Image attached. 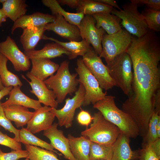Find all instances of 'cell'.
Returning a JSON list of instances; mask_svg holds the SVG:
<instances>
[{
	"label": "cell",
	"instance_id": "cell-30",
	"mask_svg": "<svg viewBox=\"0 0 160 160\" xmlns=\"http://www.w3.org/2000/svg\"><path fill=\"white\" fill-rule=\"evenodd\" d=\"M8 60L0 53V77L4 87L22 86L23 84L19 77L9 71L7 67Z\"/></svg>",
	"mask_w": 160,
	"mask_h": 160
},
{
	"label": "cell",
	"instance_id": "cell-48",
	"mask_svg": "<svg viewBox=\"0 0 160 160\" xmlns=\"http://www.w3.org/2000/svg\"><path fill=\"white\" fill-rule=\"evenodd\" d=\"M156 131L158 136L160 138V117L156 125Z\"/></svg>",
	"mask_w": 160,
	"mask_h": 160
},
{
	"label": "cell",
	"instance_id": "cell-10",
	"mask_svg": "<svg viewBox=\"0 0 160 160\" xmlns=\"http://www.w3.org/2000/svg\"><path fill=\"white\" fill-rule=\"evenodd\" d=\"M85 94L83 85L79 83L77 90L71 98H68L65 100V104L60 109L52 108L50 111L58 120V125L66 128L71 127L76 110L82 105Z\"/></svg>",
	"mask_w": 160,
	"mask_h": 160
},
{
	"label": "cell",
	"instance_id": "cell-12",
	"mask_svg": "<svg viewBox=\"0 0 160 160\" xmlns=\"http://www.w3.org/2000/svg\"><path fill=\"white\" fill-rule=\"evenodd\" d=\"M0 53L11 62L16 71H25L29 69L30 60L10 36H7L5 41L0 42Z\"/></svg>",
	"mask_w": 160,
	"mask_h": 160
},
{
	"label": "cell",
	"instance_id": "cell-28",
	"mask_svg": "<svg viewBox=\"0 0 160 160\" xmlns=\"http://www.w3.org/2000/svg\"><path fill=\"white\" fill-rule=\"evenodd\" d=\"M2 4V9L7 18L14 22L25 15L28 5L24 0H6Z\"/></svg>",
	"mask_w": 160,
	"mask_h": 160
},
{
	"label": "cell",
	"instance_id": "cell-38",
	"mask_svg": "<svg viewBox=\"0 0 160 160\" xmlns=\"http://www.w3.org/2000/svg\"><path fill=\"white\" fill-rule=\"evenodd\" d=\"M0 145L8 147L13 150H22L20 142L12 138L0 131Z\"/></svg>",
	"mask_w": 160,
	"mask_h": 160
},
{
	"label": "cell",
	"instance_id": "cell-42",
	"mask_svg": "<svg viewBox=\"0 0 160 160\" xmlns=\"http://www.w3.org/2000/svg\"><path fill=\"white\" fill-rule=\"evenodd\" d=\"M58 2L60 5H67L72 8L76 9L79 4L80 0H58Z\"/></svg>",
	"mask_w": 160,
	"mask_h": 160
},
{
	"label": "cell",
	"instance_id": "cell-45",
	"mask_svg": "<svg viewBox=\"0 0 160 160\" xmlns=\"http://www.w3.org/2000/svg\"><path fill=\"white\" fill-rule=\"evenodd\" d=\"M155 111L160 113V89L157 92L154 99Z\"/></svg>",
	"mask_w": 160,
	"mask_h": 160
},
{
	"label": "cell",
	"instance_id": "cell-37",
	"mask_svg": "<svg viewBox=\"0 0 160 160\" xmlns=\"http://www.w3.org/2000/svg\"><path fill=\"white\" fill-rule=\"evenodd\" d=\"M28 152L26 150H13L9 153H4L0 148V160H18L28 157Z\"/></svg>",
	"mask_w": 160,
	"mask_h": 160
},
{
	"label": "cell",
	"instance_id": "cell-4",
	"mask_svg": "<svg viewBox=\"0 0 160 160\" xmlns=\"http://www.w3.org/2000/svg\"><path fill=\"white\" fill-rule=\"evenodd\" d=\"M89 128L81 132V136L97 143L112 145L120 134L119 129L106 120L99 111L95 113Z\"/></svg>",
	"mask_w": 160,
	"mask_h": 160
},
{
	"label": "cell",
	"instance_id": "cell-8",
	"mask_svg": "<svg viewBox=\"0 0 160 160\" xmlns=\"http://www.w3.org/2000/svg\"><path fill=\"white\" fill-rule=\"evenodd\" d=\"M77 67L75 70L79 76L78 81L83 86L85 94L82 106L93 105L107 95L106 92H104L99 83L87 67L82 58H80L76 61Z\"/></svg>",
	"mask_w": 160,
	"mask_h": 160
},
{
	"label": "cell",
	"instance_id": "cell-40",
	"mask_svg": "<svg viewBox=\"0 0 160 160\" xmlns=\"http://www.w3.org/2000/svg\"><path fill=\"white\" fill-rule=\"evenodd\" d=\"M130 1L131 3L138 6L144 5L147 7L160 10V0H130Z\"/></svg>",
	"mask_w": 160,
	"mask_h": 160
},
{
	"label": "cell",
	"instance_id": "cell-16",
	"mask_svg": "<svg viewBox=\"0 0 160 160\" xmlns=\"http://www.w3.org/2000/svg\"><path fill=\"white\" fill-rule=\"evenodd\" d=\"M52 108L44 105L35 111L27 124L26 129L34 134L49 128L53 124L55 117L50 112Z\"/></svg>",
	"mask_w": 160,
	"mask_h": 160
},
{
	"label": "cell",
	"instance_id": "cell-44",
	"mask_svg": "<svg viewBox=\"0 0 160 160\" xmlns=\"http://www.w3.org/2000/svg\"><path fill=\"white\" fill-rule=\"evenodd\" d=\"M97 1L110 6L118 10H120L121 9L119 7L116 2L114 0H96Z\"/></svg>",
	"mask_w": 160,
	"mask_h": 160
},
{
	"label": "cell",
	"instance_id": "cell-19",
	"mask_svg": "<svg viewBox=\"0 0 160 160\" xmlns=\"http://www.w3.org/2000/svg\"><path fill=\"white\" fill-rule=\"evenodd\" d=\"M20 87L19 86L13 87L9 94L8 99L4 103H1L3 108L15 105L33 108L36 111L42 107L38 100L32 99L24 94Z\"/></svg>",
	"mask_w": 160,
	"mask_h": 160
},
{
	"label": "cell",
	"instance_id": "cell-46",
	"mask_svg": "<svg viewBox=\"0 0 160 160\" xmlns=\"http://www.w3.org/2000/svg\"><path fill=\"white\" fill-rule=\"evenodd\" d=\"M13 87L12 86L4 87L3 89L0 90V101L4 97L9 95Z\"/></svg>",
	"mask_w": 160,
	"mask_h": 160
},
{
	"label": "cell",
	"instance_id": "cell-32",
	"mask_svg": "<svg viewBox=\"0 0 160 160\" xmlns=\"http://www.w3.org/2000/svg\"><path fill=\"white\" fill-rule=\"evenodd\" d=\"M113 145L101 144L91 141L89 160H111L113 153Z\"/></svg>",
	"mask_w": 160,
	"mask_h": 160
},
{
	"label": "cell",
	"instance_id": "cell-53",
	"mask_svg": "<svg viewBox=\"0 0 160 160\" xmlns=\"http://www.w3.org/2000/svg\"></svg>",
	"mask_w": 160,
	"mask_h": 160
},
{
	"label": "cell",
	"instance_id": "cell-33",
	"mask_svg": "<svg viewBox=\"0 0 160 160\" xmlns=\"http://www.w3.org/2000/svg\"><path fill=\"white\" fill-rule=\"evenodd\" d=\"M29 160H60L55 153L38 147L24 144Z\"/></svg>",
	"mask_w": 160,
	"mask_h": 160
},
{
	"label": "cell",
	"instance_id": "cell-1",
	"mask_svg": "<svg viewBox=\"0 0 160 160\" xmlns=\"http://www.w3.org/2000/svg\"><path fill=\"white\" fill-rule=\"evenodd\" d=\"M126 52L132 61L133 78L122 110L132 118L140 134L144 135L155 111L156 95L160 89V39L150 35L133 38Z\"/></svg>",
	"mask_w": 160,
	"mask_h": 160
},
{
	"label": "cell",
	"instance_id": "cell-39",
	"mask_svg": "<svg viewBox=\"0 0 160 160\" xmlns=\"http://www.w3.org/2000/svg\"><path fill=\"white\" fill-rule=\"evenodd\" d=\"M138 151L137 159L139 160H159L158 157L152 150L149 145L142 146Z\"/></svg>",
	"mask_w": 160,
	"mask_h": 160
},
{
	"label": "cell",
	"instance_id": "cell-3",
	"mask_svg": "<svg viewBox=\"0 0 160 160\" xmlns=\"http://www.w3.org/2000/svg\"><path fill=\"white\" fill-rule=\"evenodd\" d=\"M77 75V73H71L69 62L65 60L60 64L56 74L44 81L47 87L54 93L58 103H62L68 95H71L77 90L79 84Z\"/></svg>",
	"mask_w": 160,
	"mask_h": 160
},
{
	"label": "cell",
	"instance_id": "cell-29",
	"mask_svg": "<svg viewBox=\"0 0 160 160\" xmlns=\"http://www.w3.org/2000/svg\"><path fill=\"white\" fill-rule=\"evenodd\" d=\"M113 8L96 0H80L79 5L76 10V13L92 15L100 13H111Z\"/></svg>",
	"mask_w": 160,
	"mask_h": 160
},
{
	"label": "cell",
	"instance_id": "cell-50",
	"mask_svg": "<svg viewBox=\"0 0 160 160\" xmlns=\"http://www.w3.org/2000/svg\"><path fill=\"white\" fill-rule=\"evenodd\" d=\"M6 0H0V3H1L2 4L4 3Z\"/></svg>",
	"mask_w": 160,
	"mask_h": 160
},
{
	"label": "cell",
	"instance_id": "cell-34",
	"mask_svg": "<svg viewBox=\"0 0 160 160\" xmlns=\"http://www.w3.org/2000/svg\"><path fill=\"white\" fill-rule=\"evenodd\" d=\"M141 13L149 30L155 32L160 31V10L145 7Z\"/></svg>",
	"mask_w": 160,
	"mask_h": 160
},
{
	"label": "cell",
	"instance_id": "cell-49",
	"mask_svg": "<svg viewBox=\"0 0 160 160\" xmlns=\"http://www.w3.org/2000/svg\"><path fill=\"white\" fill-rule=\"evenodd\" d=\"M4 87V86L3 85L1 79L0 77V90H1L3 89Z\"/></svg>",
	"mask_w": 160,
	"mask_h": 160
},
{
	"label": "cell",
	"instance_id": "cell-51",
	"mask_svg": "<svg viewBox=\"0 0 160 160\" xmlns=\"http://www.w3.org/2000/svg\"><path fill=\"white\" fill-rule=\"evenodd\" d=\"M25 160H29L28 158H25Z\"/></svg>",
	"mask_w": 160,
	"mask_h": 160
},
{
	"label": "cell",
	"instance_id": "cell-43",
	"mask_svg": "<svg viewBox=\"0 0 160 160\" xmlns=\"http://www.w3.org/2000/svg\"><path fill=\"white\" fill-rule=\"evenodd\" d=\"M147 145H150L156 155L160 158V138Z\"/></svg>",
	"mask_w": 160,
	"mask_h": 160
},
{
	"label": "cell",
	"instance_id": "cell-14",
	"mask_svg": "<svg viewBox=\"0 0 160 160\" xmlns=\"http://www.w3.org/2000/svg\"><path fill=\"white\" fill-rule=\"evenodd\" d=\"M54 16V21L46 25V30L53 31L70 41H80L81 38L78 26L68 23L59 14Z\"/></svg>",
	"mask_w": 160,
	"mask_h": 160
},
{
	"label": "cell",
	"instance_id": "cell-20",
	"mask_svg": "<svg viewBox=\"0 0 160 160\" xmlns=\"http://www.w3.org/2000/svg\"><path fill=\"white\" fill-rule=\"evenodd\" d=\"M32 66L30 72L33 76L44 81L54 75L59 65L47 59H32Z\"/></svg>",
	"mask_w": 160,
	"mask_h": 160
},
{
	"label": "cell",
	"instance_id": "cell-31",
	"mask_svg": "<svg viewBox=\"0 0 160 160\" xmlns=\"http://www.w3.org/2000/svg\"><path fill=\"white\" fill-rule=\"evenodd\" d=\"M19 138L20 142L23 143L24 144L40 147L52 151L59 156L62 155L61 154L58 153L57 151L55 150L50 144L36 136L26 128L22 127L20 130Z\"/></svg>",
	"mask_w": 160,
	"mask_h": 160
},
{
	"label": "cell",
	"instance_id": "cell-18",
	"mask_svg": "<svg viewBox=\"0 0 160 160\" xmlns=\"http://www.w3.org/2000/svg\"><path fill=\"white\" fill-rule=\"evenodd\" d=\"M111 160H134L137 159L138 151L132 150L129 138L121 133L113 145Z\"/></svg>",
	"mask_w": 160,
	"mask_h": 160
},
{
	"label": "cell",
	"instance_id": "cell-21",
	"mask_svg": "<svg viewBox=\"0 0 160 160\" xmlns=\"http://www.w3.org/2000/svg\"><path fill=\"white\" fill-rule=\"evenodd\" d=\"M45 25L28 27L23 29L20 42L25 52L35 50L39 41L42 39L46 30Z\"/></svg>",
	"mask_w": 160,
	"mask_h": 160
},
{
	"label": "cell",
	"instance_id": "cell-22",
	"mask_svg": "<svg viewBox=\"0 0 160 160\" xmlns=\"http://www.w3.org/2000/svg\"><path fill=\"white\" fill-rule=\"evenodd\" d=\"M96 21L95 26L102 28L108 34L116 33L122 28L121 19L117 16L110 13H100L92 15Z\"/></svg>",
	"mask_w": 160,
	"mask_h": 160
},
{
	"label": "cell",
	"instance_id": "cell-9",
	"mask_svg": "<svg viewBox=\"0 0 160 160\" xmlns=\"http://www.w3.org/2000/svg\"><path fill=\"white\" fill-rule=\"evenodd\" d=\"M99 56L92 49L88 52L82 59L87 67L98 81L103 89H111L116 86L109 73L108 68Z\"/></svg>",
	"mask_w": 160,
	"mask_h": 160
},
{
	"label": "cell",
	"instance_id": "cell-5",
	"mask_svg": "<svg viewBox=\"0 0 160 160\" xmlns=\"http://www.w3.org/2000/svg\"><path fill=\"white\" fill-rule=\"evenodd\" d=\"M138 6L131 2L126 3L123 5V9L119 10L113 8L111 13L121 19V25L126 30L140 38L146 34L149 29L143 17L138 11Z\"/></svg>",
	"mask_w": 160,
	"mask_h": 160
},
{
	"label": "cell",
	"instance_id": "cell-15",
	"mask_svg": "<svg viewBox=\"0 0 160 160\" xmlns=\"http://www.w3.org/2000/svg\"><path fill=\"white\" fill-rule=\"evenodd\" d=\"M58 123L55 122L49 129L44 131L43 135L50 141V144L60 151L68 160H76L70 148L69 140L64 136L63 131L57 129Z\"/></svg>",
	"mask_w": 160,
	"mask_h": 160
},
{
	"label": "cell",
	"instance_id": "cell-47",
	"mask_svg": "<svg viewBox=\"0 0 160 160\" xmlns=\"http://www.w3.org/2000/svg\"><path fill=\"white\" fill-rule=\"evenodd\" d=\"M7 17L2 9H0V26L2 24L6 21Z\"/></svg>",
	"mask_w": 160,
	"mask_h": 160
},
{
	"label": "cell",
	"instance_id": "cell-11",
	"mask_svg": "<svg viewBox=\"0 0 160 160\" xmlns=\"http://www.w3.org/2000/svg\"><path fill=\"white\" fill-rule=\"evenodd\" d=\"M82 39L91 44L96 53L99 56L102 52V41L105 31L102 28H97L95 20L92 15H86L78 27Z\"/></svg>",
	"mask_w": 160,
	"mask_h": 160
},
{
	"label": "cell",
	"instance_id": "cell-26",
	"mask_svg": "<svg viewBox=\"0 0 160 160\" xmlns=\"http://www.w3.org/2000/svg\"><path fill=\"white\" fill-rule=\"evenodd\" d=\"M42 39L49 40L56 42L62 46L70 53L68 57L70 60L76 58L78 56H83L88 52L93 49L85 40L80 41H70L65 42L44 35Z\"/></svg>",
	"mask_w": 160,
	"mask_h": 160
},
{
	"label": "cell",
	"instance_id": "cell-7",
	"mask_svg": "<svg viewBox=\"0 0 160 160\" xmlns=\"http://www.w3.org/2000/svg\"><path fill=\"white\" fill-rule=\"evenodd\" d=\"M132 36L125 29L122 28L111 35L105 33L102 41V49L100 58H103L108 65L117 57L126 52L130 45Z\"/></svg>",
	"mask_w": 160,
	"mask_h": 160
},
{
	"label": "cell",
	"instance_id": "cell-52",
	"mask_svg": "<svg viewBox=\"0 0 160 160\" xmlns=\"http://www.w3.org/2000/svg\"><path fill=\"white\" fill-rule=\"evenodd\" d=\"M96 160H105L103 159H97Z\"/></svg>",
	"mask_w": 160,
	"mask_h": 160
},
{
	"label": "cell",
	"instance_id": "cell-6",
	"mask_svg": "<svg viewBox=\"0 0 160 160\" xmlns=\"http://www.w3.org/2000/svg\"><path fill=\"white\" fill-rule=\"evenodd\" d=\"M106 65L116 86L128 96L131 92L133 78L132 63L129 55L124 52Z\"/></svg>",
	"mask_w": 160,
	"mask_h": 160
},
{
	"label": "cell",
	"instance_id": "cell-17",
	"mask_svg": "<svg viewBox=\"0 0 160 160\" xmlns=\"http://www.w3.org/2000/svg\"><path fill=\"white\" fill-rule=\"evenodd\" d=\"M55 18L52 15L36 12L31 15H25L15 22L11 28L12 34L17 28L23 29L30 27L45 25L54 21Z\"/></svg>",
	"mask_w": 160,
	"mask_h": 160
},
{
	"label": "cell",
	"instance_id": "cell-27",
	"mask_svg": "<svg viewBox=\"0 0 160 160\" xmlns=\"http://www.w3.org/2000/svg\"><path fill=\"white\" fill-rule=\"evenodd\" d=\"M41 2L51 10L52 15L59 14L68 23L79 26L84 15L81 13H71L65 11L56 0H42Z\"/></svg>",
	"mask_w": 160,
	"mask_h": 160
},
{
	"label": "cell",
	"instance_id": "cell-35",
	"mask_svg": "<svg viewBox=\"0 0 160 160\" xmlns=\"http://www.w3.org/2000/svg\"><path fill=\"white\" fill-rule=\"evenodd\" d=\"M160 113L154 111L149 121L147 133L143 138L142 146L159 138L156 131V125L158 120L160 117Z\"/></svg>",
	"mask_w": 160,
	"mask_h": 160
},
{
	"label": "cell",
	"instance_id": "cell-36",
	"mask_svg": "<svg viewBox=\"0 0 160 160\" xmlns=\"http://www.w3.org/2000/svg\"><path fill=\"white\" fill-rule=\"evenodd\" d=\"M0 126L3 127L6 130L13 133L15 135L14 138L17 141L20 142V130L16 129L12 124L11 121L7 117L3 108L1 105V103H0Z\"/></svg>",
	"mask_w": 160,
	"mask_h": 160
},
{
	"label": "cell",
	"instance_id": "cell-23",
	"mask_svg": "<svg viewBox=\"0 0 160 160\" xmlns=\"http://www.w3.org/2000/svg\"><path fill=\"white\" fill-rule=\"evenodd\" d=\"M7 117L13 121L17 128L22 127L28 124L34 114L28 108L13 105L3 108Z\"/></svg>",
	"mask_w": 160,
	"mask_h": 160
},
{
	"label": "cell",
	"instance_id": "cell-13",
	"mask_svg": "<svg viewBox=\"0 0 160 160\" xmlns=\"http://www.w3.org/2000/svg\"><path fill=\"white\" fill-rule=\"evenodd\" d=\"M26 76L30 79V81L27 80L23 75H22V77L30 85L31 88V90H30V92L36 96L41 103L56 108L58 103L56 100V96L53 91L47 87L44 81L33 76L30 72H27Z\"/></svg>",
	"mask_w": 160,
	"mask_h": 160
},
{
	"label": "cell",
	"instance_id": "cell-2",
	"mask_svg": "<svg viewBox=\"0 0 160 160\" xmlns=\"http://www.w3.org/2000/svg\"><path fill=\"white\" fill-rule=\"evenodd\" d=\"M115 97L106 95L93 105L107 120L116 126L121 133L129 138H135L139 135L136 122L128 114L116 105Z\"/></svg>",
	"mask_w": 160,
	"mask_h": 160
},
{
	"label": "cell",
	"instance_id": "cell-41",
	"mask_svg": "<svg viewBox=\"0 0 160 160\" xmlns=\"http://www.w3.org/2000/svg\"><path fill=\"white\" fill-rule=\"evenodd\" d=\"M92 118L89 113L86 111L81 110L77 116V119L81 125L85 126L87 128L92 121Z\"/></svg>",
	"mask_w": 160,
	"mask_h": 160
},
{
	"label": "cell",
	"instance_id": "cell-24",
	"mask_svg": "<svg viewBox=\"0 0 160 160\" xmlns=\"http://www.w3.org/2000/svg\"><path fill=\"white\" fill-rule=\"evenodd\" d=\"M24 53L30 60L39 58L50 59L60 57L63 54L66 55L68 57L70 55L68 52L56 42L46 44L41 49L24 51Z\"/></svg>",
	"mask_w": 160,
	"mask_h": 160
},
{
	"label": "cell",
	"instance_id": "cell-25",
	"mask_svg": "<svg viewBox=\"0 0 160 160\" xmlns=\"http://www.w3.org/2000/svg\"><path fill=\"white\" fill-rule=\"evenodd\" d=\"M71 151L76 160H89V154L91 141L81 136L75 137L68 135Z\"/></svg>",
	"mask_w": 160,
	"mask_h": 160
}]
</instances>
